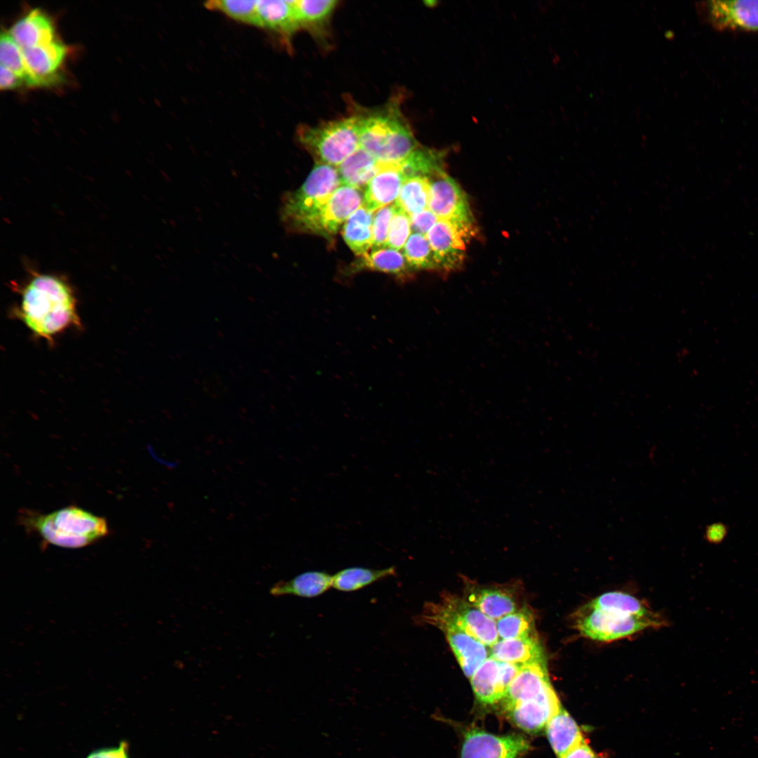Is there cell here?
<instances>
[{"instance_id":"obj_1","label":"cell","mask_w":758,"mask_h":758,"mask_svg":"<svg viewBox=\"0 0 758 758\" xmlns=\"http://www.w3.org/2000/svg\"><path fill=\"white\" fill-rule=\"evenodd\" d=\"M20 302L11 314L34 337L53 343L54 338L81 326L74 293L62 277L36 274L20 290Z\"/></svg>"},{"instance_id":"obj_2","label":"cell","mask_w":758,"mask_h":758,"mask_svg":"<svg viewBox=\"0 0 758 758\" xmlns=\"http://www.w3.org/2000/svg\"><path fill=\"white\" fill-rule=\"evenodd\" d=\"M18 523L27 533L37 535L44 544L65 548L90 545L109 532L105 518L74 505L48 514L22 509Z\"/></svg>"},{"instance_id":"obj_3","label":"cell","mask_w":758,"mask_h":758,"mask_svg":"<svg viewBox=\"0 0 758 758\" xmlns=\"http://www.w3.org/2000/svg\"><path fill=\"white\" fill-rule=\"evenodd\" d=\"M359 117L360 147L379 162H400L419 146L398 106Z\"/></svg>"},{"instance_id":"obj_4","label":"cell","mask_w":758,"mask_h":758,"mask_svg":"<svg viewBox=\"0 0 758 758\" xmlns=\"http://www.w3.org/2000/svg\"><path fill=\"white\" fill-rule=\"evenodd\" d=\"M340 185L339 173L335 167L317 164L304 183L297 190L286 193L282 198L280 218L286 230L307 233L311 222Z\"/></svg>"},{"instance_id":"obj_5","label":"cell","mask_w":758,"mask_h":758,"mask_svg":"<svg viewBox=\"0 0 758 758\" xmlns=\"http://www.w3.org/2000/svg\"><path fill=\"white\" fill-rule=\"evenodd\" d=\"M298 137L317 164L337 167L360 147L359 117L352 116L316 126H302Z\"/></svg>"},{"instance_id":"obj_6","label":"cell","mask_w":758,"mask_h":758,"mask_svg":"<svg viewBox=\"0 0 758 758\" xmlns=\"http://www.w3.org/2000/svg\"><path fill=\"white\" fill-rule=\"evenodd\" d=\"M420 619L437 628L448 625L460 629L487 647L492 646L499 640L494 620L465 598L449 592L444 593L439 601L426 603Z\"/></svg>"},{"instance_id":"obj_7","label":"cell","mask_w":758,"mask_h":758,"mask_svg":"<svg viewBox=\"0 0 758 758\" xmlns=\"http://www.w3.org/2000/svg\"><path fill=\"white\" fill-rule=\"evenodd\" d=\"M662 623L656 614L631 616L616 610L593 608L587 604L577 611L575 618L576 627L581 634L600 641L619 639Z\"/></svg>"},{"instance_id":"obj_8","label":"cell","mask_w":758,"mask_h":758,"mask_svg":"<svg viewBox=\"0 0 758 758\" xmlns=\"http://www.w3.org/2000/svg\"><path fill=\"white\" fill-rule=\"evenodd\" d=\"M428 208L440 220L449 222L467 239L472 235L473 218L465 192L444 171L430 178Z\"/></svg>"},{"instance_id":"obj_9","label":"cell","mask_w":758,"mask_h":758,"mask_svg":"<svg viewBox=\"0 0 758 758\" xmlns=\"http://www.w3.org/2000/svg\"><path fill=\"white\" fill-rule=\"evenodd\" d=\"M529 749L528 742L519 735L471 729L465 734L460 758H521Z\"/></svg>"},{"instance_id":"obj_10","label":"cell","mask_w":758,"mask_h":758,"mask_svg":"<svg viewBox=\"0 0 758 758\" xmlns=\"http://www.w3.org/2000/svg\"><path fill=\"white\" fill-rule=\"evenodd\" d=\"M699 6L707 22L718 30L758 32V0H712Z\"/></svg>"},{"instance_id":"obj_11","label":"cell","mask_w":758,"mask_h":758,"mask_svg":"<svg viewBox=\"0 0 758 758\" xmlns=\"http://www.w3.org/2000/svg\"><path fill=\"white\" fill-rule=\"evenodd\" d=\"M521 666L488 657L470 677L477 700L486 705L500 703Z\"/></svg>"},{"instance_id":"obj_12","label":"cell","mask_w":758,"mask_h":758,"mask_svg":"<svg viewBox=\"0 0 758 758\" xmlns=\"http://www.w3.org/2000/svg\"><path fill=\"white\" fill-rule=\"evenodd\" d=\"M361 190L340 186L310 225L307 233L333 236L340 225L363 204Z\"/></svg>"},{"instance_id":"obj_13","label":"cell","mask_w":758,"mask_h":758,"mask_svg":"<svg viewBox=\"0 0 758 758\" xmlns=\"http://www.w3.org/2000/svg\"><path fill=\"white\" fill-rule=\"evenodd\" d=\"M561 706L551 685L536 698L517 703L504 712L519 729L536 733L545 729L549 720Z\"/></svg>"},{"instance_id":"obj_14","label":"cell","mask_w":758,"mask_h":758,"mask_svg":"<svg viewBox=\"0 0 758 758\" xmlns=\"http://www.w3.org/2000/svg\"><path fill=\"white\" fill-rule=\"evenodd\" d=\"M31 86H47L61 81L58 69L67 54V47L54 40L47 44L22 48Z\"/></svg>"},{"instance_id":"obj_15","label":"cell","mask_w":758,"mask_h":758,"mask_svg":"<svg viewBox=\"0 0 758 758\" xmlns=\"http://www.w3.org/2000/svg\"><path fill=\"white\" fill-rule=\"evenodd\" d=\"M425 236L439 268L451 270L460 266L465 257L467 238L456 227L439 219Z\"/></svg>"},{"instance_id":"obj_16","label":"cell","mask_w":758,"mask_h":758,"mask_svg":"<svg viewBox=\"0 0 758 758\" xmlns=\"http://www.w3.org/2000/svg\"><path fill=\"white\" fill-rule=\"evenodd\" d=\"M378 163L379 170L364 194L363 204L372 213L396 201L405 180L399 162Z\"/></svg>"},{"instance_id":"obj_17","label":"cell","mask_w":758,"mask_h":758,"mask_svg":"<svg viewBox=\"0 0 758 758\" xmlns=\"http://www.w3.org/2000/svg\"><path fill=\"white\" fill-rule=\"evenodd\" d=\"M551 685L546 661L521 665L500 702L503 711L536 698Z\"/></svg>"},{"instance_id":"obj_18","label":"cell","mask_w":758,"mask_h":758,"mask_svg":"<svg viewBox=\"0 0 758 758\" xmlns=\"http://www.w3.org/2000/svg\"><path fill=\"white\" fill-rule=\"evenodd\" d=\"M438 629L445 634L465 676L470 679L482 663L490 656L487 646L456 627L443 625Z\"/></svg>"},{"instance_id":"obj_19","label":"cell","mask_w":758,"mask_h":758,"mask_svg":"<svg viewBox=\"0 0 758 758\" xmlns=\"http://www.w3.org/2000/svg\"><path fill=\"white\" fill-rule=\"evenodd\" d=\"M9 33L22 48L42 46L55 40L53 22L39 8L32 9L18 20Z\"/></svg>"},{"instance_id":"obj_20","label":"cell","mask_w":758,"mask_h":758,"mask_svg":"<svg viewBox=\"0 0 758 758\" xmlns=\"http://www.w3.org/2000/svg\"><path fill=\"white\" fill-rule=\"evenodd\" d=\"M494 658L519 665L543 662L544 651L537 635L512 639H499L490 647Z\"/></svg>"},{"instance_id":"obj_21","label":"cell","mask_w":758,"mask_h":758,"mask_svg":"<svg viewBox=\"0 0 758 758\" xmlns=\"http://www.w3.org/2000/svg\"><path fill=\"white\" fill-rule=\"evenodd\" d=\"M545 730L557 758H562L571 750L585 742L577 723L562 706L549 720Z\"/></svg>"},{"instance_id":"obj_22","label":"cell","mask_w":758,"mask_h":758,"mask_svg":"<svg viewBox=\"0 0 758 758\" xmlns=\"http://www.w3.org/2000/svg\"><path fill=\"white\" fill-rule=\"evenodd\" d=\"M257 26L290 36L300 27L296 20L293 1L259 0Z\"/></svg>"},{"instance_id":"obj_23","label":"cell","mask_w":758,"mask_h":758,"mask_svg":"<svg viewBox=\"0 0 758 758\" xmlns=\"http://www.w3.org/2000/svg\"><path fill=\"white\" fill-rule=\"evenodd\" d=\"M465 599L496 621L518 609L514 596L505 588L472 587Z\"/></svg>"},{"instance_id":"obj_24","label":"cell","mask_w":758,"mask_h":758,"mask_svg":"<svg viewBox=\"0 0 758 758\" xmlns=\"http://www.w3.org/2000/svg\"><path fill=\"white\" fill-rule=\"evenodd\" d=\"M333 585V576L323 571H307L286 581H279L270 590L273 596L295 595L315 597L327 591Z\"/></svg>"},{"instance_id":"obj_25","label":"cell","mask_w":758,"mask_h":758,"mask_svg":"<svg viewBox=\"0 0 758 758\" xmlns=\"http://www.w3.org/2000/svg\"><path fill=\"white\" fill-rule=\"evenodd\" d=\"M337 169L341 185L361 190L376 175L379 163L372 155L359 147Z\"/></svg>"},{"instance_id":"obj_26","label":"cell","mask_w":758,"mask_h":758,"mask_svg":"<svg viewBox=\"0 0 758 758\" xmlns=\"http://www.w3.org/2000/svg\"><path fill=\"white\" fill-rule=\"evenodd\" d=\"M355 264L356 270H370L381 272L399 278H406L410 275L411 270L404 258L399 251L383 246L373 247L366 253L359 256Z\"/></svg>"},{"instance_id":"obj_27","label":"cell","mask_w":758,"mask_h":758,"mask_svg":"<svg viewBox=\"0 0 758 758\" xmlns=\"http://www.w3.org/2000/svg\"><path fill=\"white\" fill-rule=\"evenodd\" d=\"M373 213L362 204L344 223L343 239L358 256L373 247Z\"/></svg>"},{"instance_id":"obj_28","label":"cell","mask_w":758,"mask_h":758,"mask_svg":"<svg viewBox=\"0 0 758 758\" xmlns=\"http://www.w3.org/2000/svg\"><path fill=\"white\" fill-rule=\"evenodd\" d=\"M444 152L418 146L399 162L405 180L415 176L430 178L444 171Z\"/></svg>"},{"instance_id":"obj_29","label":"cell","mask_w":758,"mask_h":758,"mask_svg":"<svg viewBox=\"0 0 758 758\" xmlns=\"http://www.w3.org/2000/svg\"><path fill=\"white\" fill-rule=\"evenodd\" d=\"M395 574L396 569L393 566L383 569L350 567L333 576L332 587L341 592H353Z\"/></svg>"},{"instance_id":"obj_30","label":"cell","mask_w":758,"mask_h":758,"mask_svg":"<svg viewBox=\"0 0 758 758\" xmlns=\"http://www.w3.org/2000/svg\"><path fill=\"white\" fill-rule=\"evenodd\" d=\"M430 196L429 179L415 176L404 180L395 204L411 216L428 208Z\"/></svg>"},{"instance_id":"obj_31","label":"cell","mask_w":758,"mask_h":758,"mask_svg":"<svg viewBox=\"0 0 758 758\" xmlns=\"http://www.w3.org/2000/svg\"><path fill=\"white\" fill-rule=\"evenodd\" d=\"M496 629L501 639H512L536 635L534 618L526 608H521L496 620Z\"/></svg>"},{"instance_id":"obj_32","label":"cell","mask_w":758,"mask_h":758,"mask_svg":"<svg viewBox=\"0 0 758 758\" xmlns=\"http://www.w3.org/2000/svg\"><path fill=\"white\" fill-rule=\"evenodd\" d=\"M593 608L611 609L638 616H650L655 613L636 597L622 592L602 594L587 603Z\"/></svg>"},{"instance_id":"obj_33","label":"cell","mask_w":758,"mask_h":758,"mask_svg":"<svg viewBox=\"0 0 758 758\" xmlns=\"http://www.w3.org/2000/svg\"><path fill=\"white\" fill-rule=\"evenodd\" d=\"M404 255L411 270L439 268L432 248L425 235L414 232L404 247Z\"/></svg>"},{"instance_id":"obj_34","label":"cell","mask_w":758,"mask_h":758,"mask_svg":"<svg viewBox=\"0 0 758 758\" xmlns=\"http://www.w3.org/2000/svg\"><path fill=\"white\" fill-rule=\"evenodd\" d=\"M337 4L335 0H295L293 7L300 27L322 24L331 16Z\"/></svg>"},{"instance_id":"obj_35","label":"cell","mask_w":758,"mask_h":758,"mask_svg":"<svg viewBox=\"0 0 758 758\" xmlns=\"http://www.w3.org/2000/svg\"><path fill=\"white\" fill-rule=\"evenodd\" d=\"M0 62L29 86L31 78L23 56L22 48L18 44L9 32H2L0 37Z\"/></svg>"},{"instance_id":"obj_36","label":"cell","mask_w":758,"mask_h":758,"mask_svg":"<svg viewBox=\"0 0 758 758\" xmlns=\"http://www.w3.org/2000/svg\"><path fill=\"white\" fill-rule=\"evenodd\" d=\"M257 2L255 0H212L206 1L204 6L237 21L257 26Z\"/></svg>"},{"instance_id":"obj_37","label":"cell","mask_w":758,"mask_h":758,"mask_svg":"<svg viewBox=\"0 0 758 758\" xmlns=\"http://www.w3.org/2000/svg\"><path fill=\"white\" fill-rule=\"evenodd\" d=\"M411 228L410 216L396 205L385 246L397 251L401 249L411 236Z\"/></svg>"},{"instance_id":"obj_38","label":"cell","mask_w":758,"mask_h":758,"mask_svg":"<svg viewBox=\"0 0 758 758\" xmlns=\"http://www.w3.org/2000/svg\"><path fill=\"white\" fill-rule=\"evenodd\" d=\"M395 210L396 204H390L378 210L374 215L373 220V247L385 246L390 225Z\"/></svg>"},{"instance_id":"obj_39","label":"cell","mask_w":758,"mask_h":758,"mask_svg":"<svg viewBox=\"0 0 758 758\" xmlns=\"http://www.w3.org/2000/svg\"><path fill=\"white\" fill-rule=\"evenodd\" d=\"M411 227L415 232L424 235L434 226L439 218L427 208L410 216Z\"/></svg>"},{"instance_id":"obj_40","label":"cell","mask_w":758,"mask_h":758,"mask_svg":"<svg viewBox=\"0 0 758 758\" xmlns=\"http://www.w3.org/2000/svg\"><path fill=\"white\" fill-rule=\"evenodd\" d=\"M129 744L121 740L117 747L98 749L90 753L86 758H129Z\"/></svg>"},{"instance_id":"obj_41","label":"cell","mask_w":758,"mask_h":758,"mask_svg":"<svg viewBox=\"0 0 758 758\" xmlns=\"http://www.w3.org/2000/svg\"><path fill=\"white\" fill-rule=\"evenodd\" d=\"M23 80L13 72L11 70L4 67L0 66V88L1 90H9L19 87L22 85Z\"/></svg>"},{"instance_id":"obj_42","label":"cell","mask_w":758,"mask_h":758,"mask_svg":"<svg viewBox=\"0 0 758 758\" xmlns=\"http://www.w3.org/2000/svg\"><path fill=\"white\" fill-rule=\"evenodd\" d=\"M727 535V528L722 523H714L706 527L704 537L712 544L722 543Z\"/></svg>"},{"instance_id":"obj_43","label":"cell","mask_w":758,"mask_h":758,"mask_svg":"<svg viewBox=\"0 0 758 758\" xmlns=\"http://www.w3.org/2000/svg\"><path fill=\"white\" fill-rule=\"evenodd\" d=\"M562 758H599L585 742L568 752Z\"/></svg>"}]
</instances>
